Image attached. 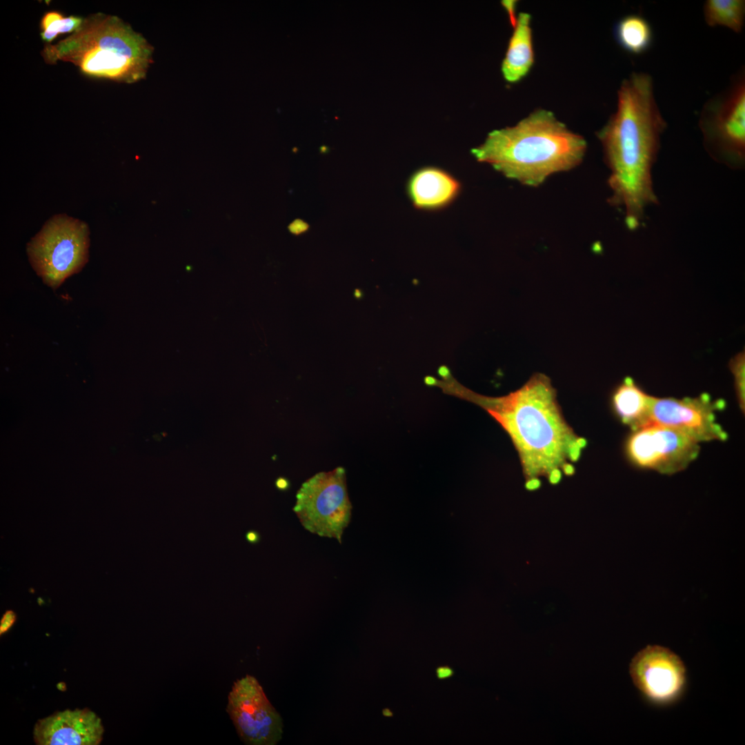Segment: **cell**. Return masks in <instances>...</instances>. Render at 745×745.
<instances>
[{
	"mask_svg": "<svg viewBox=\"0 0 745 745\" xmlns=\"http://www.w3.org/2000/svg\"><path fill=\"white\" fill-rule=\"evenodd\" d=\"M666 127L652 76L633 72L621 83L615 112L597 133L610 170L608 203L623 209L630 230L642 224L648 206L659 203L652 170Z\"/></svg>",
	"mask_w": 745,
	"mask_h": 745,
	"instance_id": "obj_1",
	"label": "cell"
},
{
	"mask_svg": "<svg viewBox=\"0 0 745 745\" xmlns=\"http://www.w3.org/2000/svg\"><path fill=\"white\" fill-rule=\"evenodd\" d=\"M466 397L485 409L510 438L526 480L547 477L559 483L572 475L586 441L566 422L548 377L535 373L519 389L497 397L466 391Z\"/></svg>",
	"mask_w": 745,
	"mask_h": 745,
	"instance_id": "obj_2",
	"label": "cell"
},
{
	"mask_svg": "<svg viewBox=\"0 0 745 745\" xmlns=\"http://www.w3.org/2000/svg\"><path fill=\"white\" fill-rule=\"evenodd\" d=\"M586 148L582 136L552 112L538 109L513 126L490 132L471 154L506 178L537 187L550 175L580 164Z\"/></svg>",
	"mask_w": 745,
	"mask_h": 745,
	"instance_id": "obj_3",
	"label": "cell"
},
{
	"mask_svg": "<svg viewBox=\"0 0 745 745\" xmlns=\"http://www.w3.org/2000/svg\"><path fill=\"white\" fill-rule=\"evenodd\" d=\"M154 48L119 17L102 12L83 18L80 27L41 56L48 64L58 61L76 66L85 75L133 83L146 78Z\"/></svg>",
	"mask_w": 745,
	"mask_h": 745,
	"instance_id": "obj_4",
	"label": "cell"
},
{
	"mask_svg": "<svg viewBox=\"0 0 745 745\" xmlns=\"http://www.w3.org/2000/svg\"><path fill=\"white\" fill-rule=\"evenodd\" d=\"M703 147L716 163L733 170L745 168V69L710 97L699 117Z\"/></svg>",
	"mask_w": 745,
	"mask_h": 745,
	"instance_id": "obj_5",
	"label": "cell"
},
{
	"mask_svg": "<svg viewBox=\"0 0 745 745\" xmlns=\"http://www.w3.org/2000/svg\"><path fill=\"white\" fill-rule=\"evenodd\" d=\"M89 229L79 219L64 214L50 218L27 245L30 262L52 288L78 272L88 259Z\"/></svg>",
	"mask_w": 745,
	"mask_h": 745,
	"instance_id": "obj_6",
	"label": "cell"
},
{
	"mask_svg": "<svg viewBox=\"0 0 745 745\" xmlns=\"http://www.w3.org/2000/svg\"><path fill=\"white\" fill-rule=\"evenodd\" d=\"M292 510L306 530L341 544L352 510L344 468L319 472L305 481Z\"/></svg>",
	"mask_w": 745,
	"mask_h": 745,
	"instance_id": "obj_7",
	"label": "cell"
},
{
	"mask_svg": "<svg viewBox=\"0 0 745 745\" xmlns=\"http://www.w3.org/2000/svg\"><path fill=\"white\" fill-rule=\"evenodd\" d=\"M226 711L245 744L275 745L281 740L282 718L254 676L246 675L234 682Z\"/></svg>",
	"mask_w": 745,
	"mask_h": 745,
	"instance_id": "obj_8",
	"label": "cell"
},
{
	"mask_svg": "<svg viewBox=\"0 0 745 745\" xmlns=\"http://www.w3.org/2000/svg\"><path fill=\"white\" fill-rule=\"evenodd\" d=\"M626 454L636 466L664 474L686 468L699 453V443L682 432L652 424L633 432Z\"/></svg>",
	"mask_w": 745,
	"mask_h": 745,
	"instance_id": "obj_9",
	"label": "cell"
},
{
	"mask_svg": "<svg viewBox=\"0 0 745 745\" xmlns=\"http://www.w3.org/2000/svg\"><path fill=\"white\" fill-rule=\"evenodd\" d=\"M726 402L713 400L708 393L696 397L657 398L652 397L650 408V425H660L684 433L695 441H724L728 435L716 421L715 411L722 410Z\"/></svg>",
	"mask_w": 745,
	"mask_h": 745,
	"instance_id": "obj_10",
	"label": "cell"
},
{
	"mask_svg": "<svg viewBox=\"0 0 745 745\" xmlns=\"http://www.w3.org/2000/svg\"><path fill=\"white\" fill-rule=\"evenodd\" d=\"M629 672L634 685L645 697L657 704L676 699L686 684L682 660L670 649L649 645L632 659Z\"/></svg>",
	"mask_w": 745,
	"mask_h": 745,
	"instance_id": "obj_11",
	"label": "cell"
},
{
	"mask_svg": "<svg viewBox=\"0 0 745 745\" xmlns=\"http://www.w3.org/2000/svg\"><path fill=\"white\" fill-rule=\"evenodd\" d=\"M104 732L101 719L88 708L57 711L36 723L38 745H98Z\"/></svg>",
	"mask_w": 745,
	"mask_h": 745,
	"instance_id": "obj_12",
	"label": "cell"
},
{
	"mask_svg": "<svg viewBox=\"0 0 745 745\" xmlns=\"http://www.w3.org/2000/svg\"><path fill=\"white\" fill-rule=\"evenodd\" d=\"M461 192V182L444 168L426 166L415 170L406 183V192L414 208L436 211L452 204Z\"/></svg>",
	"mask_w": 745,
	"mask_h": 745,
	"instance_id": "obj_13",
	"label": "cell"
},
{
	"mask_svg": "<svg viewBox=\"0 0 745 745\" xmlns=\"http://www.w3.org/2000/svg\"><path fill=\"white\" fill-rule=\"evenodd\" d=\"M531 16L520 12L514 26L505 57L501 72L509 83H517L530 71L534 63V50L531 29Z\"/></svg>",
	"mask_w": 745,
	"mask_h": 745,
	"instance_id": "obj_14",
	"label": "cell"
},
{
	"mask_svg": "<svg viewBox=\"0 0 745 745\" xmlns=\"http://www.w3.org/2000/svg\"><path fill=\"white\" fill-rule=\"evenodd\" d=\"M651 398L635 384L633 378L626 377L615 388L612 402L621 421L635 431L650 425Z\"/></svg>",
	"mask_w": 745,
	"mask_h": 745,
	"instance_id": "obj_15",
	"label": "cell"
},
{
	"mask_svg": "<svg viewBox=\"0 0 745 745\" xmlns=\"http://www.w3.org/2000/svg\"><path fill=\"white\" fill-rule=\"evenodd\" d=\"M653 30L648 21L639 14H629L617 23L615 37L620 46L629 53L641 54L653 42Z\"/></svg>",
	"mask_w": 745,
	"mask_h": 745,
	"instance_id": "obj_16",
	"label": "cell"
},
{
	"mask_svg": "<svg viewBox=\"0 0 745 745\" xmlns=\"http://www.w3.org/2000/svg\"><path fill=\"white\" fill-rule=\"evenodd\" d=\"M703 14L709 27L722 26L741 33L745 21V1L706 0Z\"/></svg>",
	"mask_w": 745,
	"mask_h": 745,
	"instance_id": "obj_17",
	"label": "cell"
},
{
	"mask_svg": "<svg viewBox=\"0 0 745 745\" xmlns=\"http://www.w3.org/2000/svg\"><path fill=\"white\" fill-rule=\"evenodd\" d=\"M83 21L82 17L65 16L59 11L46 12L40 22V36L43 41L50 44L59 34L75 32Z\"/></svg>",
	"mask_w": 745,
	"mask_h": 745,
	"instance_id": "obj_18",
	"label": "cell"
},
{
	"mask_svg": "<svg viewBox=\"0 0 745 745\" xmlns=\"http://www.w3.org/2000/svg\"><path fill=\"white\" fill-rule=\"evenodd\" d=\"M730 369L735 377V386L739 406L743 413L745 408V390H744V370H745V355L744 351L738 353L730 361Z\"/></svg>",
	"mask_w": 745,
	"mask_h": 745,
	"instance_id": "obj_19",
	"label": "cell"
},
{
	"mask_svg": "<svg viewBox=\"0 0 745 745\" xmlns=\"http://www.w3.org/2000/svg\"><path fill=\"white\" fill-rule=\"evenodd\" d=\"M17 621V615L12 610H7L3 615L0 622V635H2L10 630Z\"/></svg>",
	"mask_w": 745,
	"mask_h": 745,
	"instance_id": "obj_20",
	"label": "cell"
},
{
	"mask_svg": "<svg viewBox=\"0 0 745 745\" xmlns=\"http://www.w3.org/2000/svg\"><path fill=\"white\" fill-rule=\"evenodd\" d=\"M502 3H503V5L504 6L505 8L507 10V11H508V12L509 14L510 19H511V21H512V24L513 26H515V23H516V20H517V18L515 17V9H514L515 8V1H504Z\"/></svg>",
	"mask_w": 745,
	"mask_h": 745,
	"instance_id": "obj_21",
	"label": "cell"
},
{
	"mask_svg": "<svg viewBox=\"0 0 745 745\" xmlns=\"http://www.w3.org/2000/svg\"><path fill=\"white\" fill-rule=\"evenodd\" d=\"M541 486V481L539 479H532L526 480L525 486L529 490H534L539 488Z\"/></svg>",
	"mask_w": 745,
	"mask_h": 745,
	"instance_id": "obj_22",
	"label": "cell"
},
{
	"mask_svg": "<svg viewBox=\"0 0 745 745\" xmlns=\"http://www.w3.org/2000/svg\"><path fill=\"white\" fill-rule=\"evenodd\" d=\"M277 485L279 488L284 489L288 487V482L285 479H280L277 481Z\"/></svg>",
	"mask_w": 745,
	"mask_h": 745,
	"instance_id": "obj_23",
	"label": "cell"
},
{
	"mask_svg": "<svg viewBox=\"0 0 745 745\" xmlns=\"http://www.w3.org/2000/svg\"><path fill=\"white\" fill-rule=\"evenodd\" d=\"M247 538L249 541L253 542L256 539V535L250 532L247 535Z\"/></svg>",
	"mask_w": 745,
	"mask_h": 745,
	"instance_id": "obj_24",
	"label": "cell"
}]
</instances>
